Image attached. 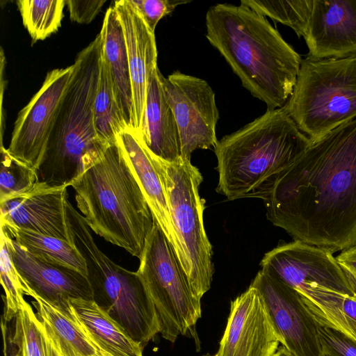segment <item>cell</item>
<instances>
[{"mask_svg": "<svg viewBox=\"0 0 356 356\" xmlns=\"http://www.w3.org/2000/svg\"><path fill=\"white\" fill-rule=\"evenodd\" d=\"M240 3L289 26L298 38L306 34L313 7V0H242Z\"/></svg>", "mask_w": 356, "mask_h": 356, "instance_id": "f1b7e54d", "label": "cell"}, {"mask_svg": "<svg viewBox=\"0 0 356 356\" xmlns=\"http://www.w3.org/2000/svg\"><path fill=\"white\" fill-rule=\"evenodd\" d=\"M280 343L259 291L250 285L231 302L227 326L214 356H273Z\"/></svg>", "mask_w": 356, "mask_h": 356, "instance_id": "9a60e30c", "label": "cell"}, {"mask_svg": "<svg viewBox=\"0 0 356 356\" xmlns=\"http://www.w3.org/2000/svg\"><path fill=\"white\" fill-rule=\"evenodd\" d=\"M70 302L78 318L105 356H143V348L94 300L72 299Z\"/></svg>", "mask_w": 356, "mask_h": 356, "instance_id": "603a6c76", "label": "cell"}, {"mask_svg": "<svg viewBox=\"0 0 356 356\" xmlns=\"http://www.w3.org/2000/svg\"><path fill=\"white\" fill-rule=\"evenodd\" d=\"M1 331L3 344V356H18L15 347L13 344L10 338L9 329L7 326V322L5 321L3 318L1 319Z\"/></svg>", "mask_w": 356, "mask_h": 356, "instance_id": "d590c367", "label": "cell"}, {"mask_svg": "<svg viewBox=\"0 0 356 356\" xmlns=\"http://www.w3.org/2000/svg\"><path fill=\"white\" fill-rule=\"evenodd\" d=\"M99 33L102 54L110 72L118 106L126 124L132 129L133 101L128 56L123 30L113 6L106 10Z\"/></svg>", "mask_w": 356, "mask_h": 356, "instance_id": "44dd1931", "label": "cell"}, {"mask_svg": "<svg viewBox=\"0 0 356 356\" xmlns=\"http://www.w3.org/2000/svg\"><path fill=\"white\" fill-rule=\"evenodd\" d=\"M0 276L1 283L5 295L3 315L5 321L9 322L14 319L19 312L21 305L25 300L24 295L33 298L34 293L24 282L10 257L8 248L6 236L1 230L0 249Z\"/></svg>", "mask_w": 356, "mask_h": 356, "instance_id": "f546056e", "label": "cell"}, {"mask_svg": "<svg viewBox=\"0 0 356 356\" xmlns=\"http://www.w3.org/2000/svg\"><path fill=\"white\" fill-rule=\"evenodd\" d=\"M136 271L154 302L162 337L174 343L179 335L200 342L195 326L201 317L200 300L171 245L154 221L147 235Z\"/></svg>", "mask_w": 356, "mask_h": 356, "instance_id": "ba28073f", "label": "cell"}, {"mask_svg": "<svg viewBox=\"0 0 356 356\" xmlns=\"http://www.w3.org/2000/svg\"><path fill=\"white\" fill-rule=\"evenodd\" d=\"M323 356H329V355H323Z\"/></svg>", "mask_w": 356, "mask_h": 356, "instance_id": "74e56055", "label": "cell"}, {"mask_svg": "<svg viewBox=\"0 0 356 356\" xmlns=\"http://www.w3.org/2000/svg\"><path fill=\"white\" fill-rule=\"evenodd\" d=\"M102 55L100 33L77 54L70 83L37 169L38 181L70 186L111 145L99 138L94 124Z\"/></svg>", "mask_w": 356, "mask_h": 356, "instance_id": "5b68a950", "label": "cell"}, {"mask_svg": "<svg viewBox=\"0 0 356 356\" xmlns=\"http://www.w3.org/2000/svg\"><path fill=\"white\" fill-rule=\"evenodd\" d=\"M74 245L85 259L95 302L143 348L161 331L154 302L137 272L113 262L97 245L79 212L70 215Z\"/></svg>", "mask_w": 356, "mask_h": 356, "instance_id": "8992f818", "label": "cell"}, {"mask_svg": "<svg viewBox=\"0 0 356 356\" xmlns=\"http://www.w3.org/2000/svg\"><path fill=\"white\" fill-rule=\"evenodd\" d=\"M161 76L157 67L149 79L140 138L154 154L172 162L180 157L179 136L174 114L165 95Z\"/></svg>", "mask_w": 356, "mask_h": 356, "instance_id": "ffe728a7", "label": "cell"}, {"mask_svg": "<svg viewBox=\"0 0 356 356\" xmlns=\"http://www.w3.org/2000/svg\"><path fill=\"white\" fill-rule=\"evenodd\" d=\"M130 1L152 32H154L161 19L172 13L178 6L191 2L188 0H130Z\"/></svg>", "mask_w": 356, "mask_h": 356, "instance_id": "1f68e13d", "label": "cell"}, {"mask_svg": "<svg viewBox=\"0 0 356 356\" xmlns=\"http://www.w3.org/2000/svg\"><path fill=\"white\" fill-rule=\"evenodd\" d=\"M113 7L123 30L128 56L133 101L132 129L141 138L147 86L158 67L155 35L130 0L116 1Z\"/></svg>", "mask_w": 356, "mask_h": 356, "instance_id": "e0dca14e", "label": "cell"}, {"mask_svg": "<svg viewBox=\"0 0 356 356\" xmlns=\"http://www.w3.org/2000/svg\"><path fill=\"white\" fill-rule=\"evenodd\" d=\"M38 181L37 170L14 158L1 145L0 203L29 190Z\"/></svg>", "mask_w": 356, "mask_h": 356, "instance_id": "4dcf8cb0", "label": "cell"}, {"mask_svg": "<svg viewBox=\"0 0 356 356\" xmlns=\"http://www.w3.org/2000/svg\"><path fill=\"white\" fill-rule=\"evenodd\" d=\"M318 332L323 355L356 356V341L353 339L319 323Z\"/></svg>", "mask_w": 356, "mask_h": 356, "instance_id": "d6a6232c", "label": "cell"}, {"mask_svg": "<svg viewBox=\"0 0 356 356\" xmlns=\"http://www.w3.org/2000/svg\"><path fill=\"white\" fill-rule=\"evenodd\" d=\"M93 113L97 135L107 144L116 142L118 134L129 128L118 106L110 72L103 54Z\"/></svg>", "mask_w": 356, "mask_h": 356, "instance_id": "4316f807", "label": "cell"}, {"mask_svg": "<svg viewBox=\"0 0 356 356\" xmlns=\"http://www.w3.org/2000/svg\"><path fill=\"white\" fill-rule=\"evenodd\" d=\"M16 3L33 42L45 39L60 26L65 0H18Z\"/></svg>", "mask_w": 356, "mask_h": 356, "instance_id": "83f0119b", "label": "cell"}, {"mask_svg": "<svg viewBox=\"0 0 356 356\" xmlns=\"http://www.w3.org/2000/svg\"><path fill=\"white\" fill-rule=\"evenodd\" d=\"M206 356H214V355H206Z\"/></svg>", "mask_w": 356, "mask_h": 356, "instance_id": "f35d334b", "label": "cell"}, {"mask_svg": "<svg viewBox=\"0 0 356 356\" xmlns=\"http://www.w3.org/2000/svg\"><path fill=\"white\" fill-rule=\"evenodd\" d=\"M332 254L326 249L293 241L266 252L260 266L263 271L298 291L321 287L355 296Z\"/></svg>", "mask_w": 356, "mask_h": 356, "instance_id": "4fadbf2b", "label": "cell"}, {"mask_svg": "<svg viewBox=\"0 0 356 356\" xmlns=\"http://www.w3.org/2000/svg\"><path fill=\"white\" fill-rule=\"evenodd\" d=\"M273 356H293L289 350L284 346H281L278 348L277 352Z\"/></svg>", "mask_w": 356, "mask_h": 356, "instance_id": "8d00e7d4", "label": "cell"}, {"mask_svg": "<svg viewBox=\"0 0 356 356\" xmlns=\"http://www.w3.org/2000/svg\"><path fill=\"white\" fill-rule=\"evenodd\" d=\"M70 186L90 229L139 259L154 220L118 143Z\"/></svg>", "mask_w": 356, "mask_h": 356, "instance_id": "277c9868", "label": "cell"}, {"mask_svg": "<svg viewBox=\"0 0 356 356\" xmlns=\"http://www.w3.org/2000/svg\"><path fill=\"white\" fill-rule=\"evenodd\" d=\"M304 39L314 58L356 56V0H313Z\"/></svg>", "mask_w": 356, "mask_h": 356, "instance_id": "ac0fdd59", "label": "cell"}, {"mask_svg": "<svg viewBox=\"0 0 356 356\" xmlns=\"http://www.w3.org/2000/svg\"><path fill=\"white\" fill-rule=\"evenodd\" d=\"M32 305L63 356H105L78 318L72 305L54 306L34 294ZM71 305V304H70Z\"/></svg>", "mask_w": 356, "mask_h": 356, "instance_id": "7402d4cb", "label": "cell"}, {"mask_svg": "<svg viewBox=\"0 0 356 356\" xmlns=\"http://www.w3.org/2000/svg\"><path fill=\"white\" fill-rule=\"evenodd\" d=\"M1 229L35 257L76 270L87 276L85 259L74 245L65 241L1 225Z\"/></svg>", "mask_w": 356, "mask_h": 356, "instance_id": "d4e9b609", "label": "cell"}, {"mask_svg": "<svg viewBox=\"0 0 356 356\" xmlns=\"http://www.w3.org/2000/svg\"><path fill=\"white\" fill-rule=\"evenodd\" d=\"M67 188L38 181L29 190L0 203L1 225L74 245L66 209Z\"/></svg>", "mask_w": 356, "mask_h": 356, "instance_id": "5bb4252c", "label": "cell"}, {"mask_svg": "<svg viewBox=\"0 0 356 356\" xmlns=\"http://www.w3.org/2000/svg\"><path fill=\"white\" fill-rule=\"evenodd\" d=\"M336 259L348 280L356 281V245L343 250Z\"/></svg>", "mask_w": 356, "mask_h": 356, "instance_id": "e575fe53", "label": "cell"}, {"mask_svg": "<svg viewBox=\"0 0 356 356\" xmlns=\"http://www.w3.org/2000/svg\"><path fill=\"white\" fill-rule=\"evenodd\" d=\"M205 36L242 86L266 104L282 108L296 82L302 58L267 18L240 3H216L205 16Z\"/></svg>", "mask_w": 356, "mask_h": 356, "instance_id": "7a4b0ae2", "label": "cell"}, {"mask_svg": "<svg viewBox=\"0 0 356 356\" xmlns=\"http://www.w3.org/2000/svg\"><path fill=\"white\" fill-rule=\"evenodd\" d=\"M264 202L294 241L332 253L356 245V118L312 141Z\"/></svg>", "mask_w": 356, "mask_h": 356, "instance_id": "6da1fadb", "label": "cell"}, {"mask_svg": "<svg viewBox=\"0 0 356 356\" xmlns=\"http://www.w3.org/2000/svg\"><path fill=\"white\" fill-rule=\"evenodd\" d=\"M250 285L259 291L282 346L293 356H323L318 323L298 291L262 270Z\"/></svg>", "mask_w": 356, "mask_h": 356, "instance_id": "7c38bea8", "label": "cell"}, {"mask_svg": "<svg viewBox=\"0 0 356 356\" xmlns=\"http://www.w3.org/2000/svg\"><path fill=\"white\" fill-rule=\"evenodd\" d=\"M18 356H63L32 307L24 300L9 329Z\"/></svg>", "mask_w": 356, "mask_h": 356, "instance_id": "484cf974", "label": "cell"}, {"mask_svg": "<svg viewBox=\"0 0 356 356\" xmlns=\"http://www.w3.org/2000/svg\"><path fill=\"white\" fill-rule=\"evenodd\" d=\"M74 65L49 72L30 102L19 111L7 149L14 158L37 170L44 155Z\"/></svg>", "mask_w": 356, "mask_h": 356, "instance_id": "8fae6325", "label": "cell"}, {"mask_svg": "<svg viewBox=\"0 0 356 356\" xmlns=\"http://www.w3.org/2000/svg\"><path fill=\"white\" fill-rule=\"evenodd\" d=\"M105 2L104 0H67L65 4L71 20L79 24H88L96 17Z\"/></svg>", "mask_w": 356, "mask_h": 356, "instance_id": "836d02e7", "label": "cell"}, {"mask_svg": "<svg viewBox=\"0 0 356 356\" xmlns=\"http://www.w3.org/2000/svg\"><path fill=\"white\" fill-rule=\"evenodd\" d=\"M159 176L174 227L181 239L191 265L188 281L200 299L212 282V247L203 220L204 200L199 193L203 177L191 159L181 156L175 161H165L149 150Z\"/></svg>", "mask_w": 356, "mask_h": 356, "instance_id": "9c48e42d", "label": "cell"}, {"mask_svg": "<svg viewBox=\"0 0 356 356\" xmlns=\"http://www.w3.org/2000/svg\"><path fill=\"white\" fill-rule=\"evenodd\" d=\"M167 102L179 131L180 156L191 159L197 149L214 148L220 118L216 95L204 79L178 70L161 76Z\"/></svg>", "mask_w": 356, "mask_h": 356, "instance_id": "30bf717a", "label": "cell"}, {"mask_svg": "<svg viewBox=\"0 0 356 356\" xmlns=\"http://www.w3.org/2000/svg\"><path fill=\"white\" fill-rule=\"evenodd\" d=\"M311 140L283 108L267 109L214 147L216 191L228 200L267 197L282 172L310 145Z\"/></svg>", "mask_w": 356, "mask_h": 356, "instance_id": "3957f363", "label": "cell"}, {"mask_svg": "<svg viewBox=\"0 0 356 356\" xmlns=\"http://www.w3.org/2000/svg\"><path fill=\"white\" fill-rule=\"evenodd\" d=\"M146 199L154 221L171 245L188 279L191 265L184 246L174 227L163 188L151 159L149 149L136 132L127 128L117 136Z\"/></svg>", "mask_w": 356, "mask_h": 356, "instance_id": "d6986e66", "label": "cell"}, {"mask_svg": "<svg viewBox=\"0 0 356 356\" xmlns=\"http://www.w3.org/2000/svg\"><path fill=\"white\" fill-rule=\"evenodd\" d=\"M282 108L311 141L356 118V56L302 59Z\"/></svg>", "mask_w": 356, "mask_h": 356, "instance_id": "52a82bcc", "label": "cell"}, {"mask_svg": "<svg viewBox=\"0 0 356 356\" xmlns=\"http://www.w3.org/2000/svg\"><path fill=\"white\" fill-rule=\"evenodd\" d=\"M13 262L35 295L49 304L67 309L72 299L93 300L87 276L69 267L42 261L26 250L3 229Z\"/></svg>", "mask_w": 356, "mask_h": 356, "instance_id": "2e32d148", "label": "cell"}, {"mask_svg": "<svg viewBox=\"0 0 356 356\" xmlns=\"http://www.w3.org/2000/svg\"><path fill=\"white\" fill-rule=\"evenodd\" d=\"M298 292L318 323L356 341V296L321 287H307Z\"/></svg>", "mask_w": 356, "mask_h": 356, "instance_id": "cb8c5ba5", "label": "cell"}]
</instances>
